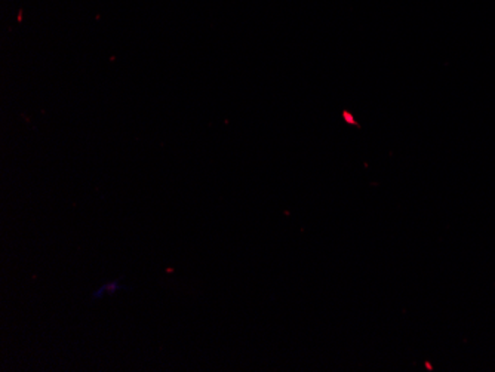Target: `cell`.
Returning <instances> with one entry per match:
<instances>
[{
  "mask_svg": "<svg viewBox=\"0 0 495 372\" xmlns=\"http://www.w3.org/2000/svg\"><path fill=\"white\" fill-rule=\"evenodd\" d=\"M119 290H128V286H123L119 283L118 281L112 282V283H105V285L101 286L100 290H97L94 294H92V298L94 300H98L103 295L113 294Z\"/></svg>",
  "mask_w": 495,
  "mask_h": 372,
  "instance_id": "obj_1",
  "label": "cell"
}]
</instances>
